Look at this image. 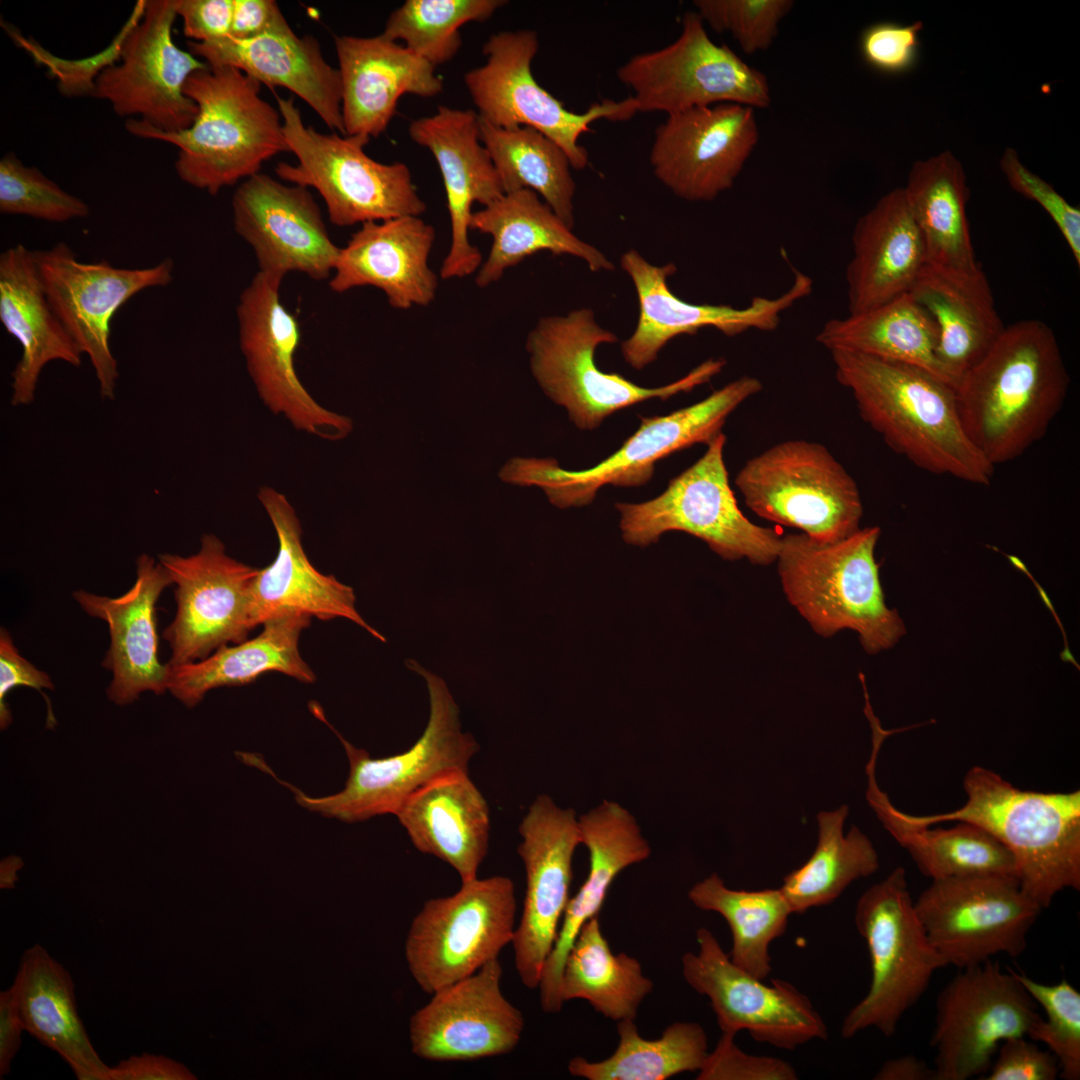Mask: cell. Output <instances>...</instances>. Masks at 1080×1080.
<instances>
[{
	"instance_id": "12",
	"label": "cell",
	"mask_w": 1080,
	"mask_h": 1080,
	"mask_svg": "<svg viewBox=\"0 0 1080 1080\" xmlns=\"http://www.w3.org/2000/svg\"><path fill=\"white\" fill-rule=\"evenodd\" d=\"M735 484L758 516L836 542L860 529L859 488L830 451L803 439L780 442L749 459Z\"/></svg>"
},
{
	"instance_id": "64",
	"label": "cell",
	"mask_w": 1080,
	"mask_h": 1080,
	"mask_svg": "<svg viewBox=\"0 0 1080 1080\" xmlns=\"http://www.w3.org/2000/svg\"><path fill=\"white\" fill-rule=\"evenodd\" d=\"M19 859L10 858L1 865V887L12 888L16 880V871L21 867Z\"/></svg>"
},
{
	"instance_id": "38",
	"label": "cell",
	"mask_w": 1080,
	"mask_h": 1080,
	"mask_svg": "<svg viewBox=\"0 0 1080 1080\" xmlns=\"http://www.w3.org/2000/svg\"><path fill=\"white\" fill-rule=\"evenodd\" d=\"M24 1028L56 1052L79 1080H109V1068L79 1017L69 972L40 944L26 949L10 987Z\"/></svg>"
},
{
	"instance_id": "1",
	"label": "cell",
	"mask_w": 1080,
	"mask_h": 1080,
	"mask_svg": "<svg viewBox=\"0 0 1080 1080\" xmlns=\"http://www.w3.org/2000/svg\"><path fill=\"white\" fill-rule=\"evenodd\" d=\"M1070 378L1053 330L1043 321L1005 326L955 391L964 430L995 468L1043 438L1066 400Z\"/></svg>"
},
{
	"instance_id": "33",
	"label": "cell",
	"mask_w": 1080,
	"mask_h": 1080,
	"mask_svg": "<svg viewBox=\"0 0 1080 1080\" xmlns=\"http://www.w3.org/2000/svg\"><path fill=\"white\" fill-rule=\"evenodd\" d=\"M345 136L378 137L404 94L433 97L443 90L434 66L386 38L336 36Z\"/></svg>"
},
{
	"instance_id": "19",
	"label": "cell",
	"mask_w": 1080,
	"mask_h": 1080,
	"mask_svg": "<svg viewBox=\"0 0 1080 1080\" xmlns=\"http://www.w3.org/2000/svg\"><path fill=\"white\" fill-rule=\"evenodd\" d=\"M34 257L54 313L88 356L101 397L113 399L119 372L110 346L112 318L142 290L167 286L173 278L172 259L147 268H119L106 260L82 262L63 242L34 251Z\"/></svg>"
},
{
	"instance_id": "20",
	"label": "cell",
	"mask_w": 1080,
	"mask_h": 1080,
	"mask_svg": "<svg viewBox=\"0 0 1080 1080\" xmlns=\"http://www.w3.org/2000/svg\"><path fill=\"white\" fill-rule=\"evenodd\" d=\"M698 952L682 956V975L697 993L708 997L722 1033L746 1030L764 1044L795 1050L826 1040L828 1029L811 1000L792 983H763L735 965L707 928L696 932Z\"/></svg>"
},
{
	"instance_id": "63",
	"label": "cell",
	"mask_w": 1080,
	"mask_h": 1080,
	"mask_svg": "<svg viewBox=\"0 0 1080 1080\" xmlns=\"http://www.w3.org/2000/svg\"><path fill=\"white\" fill-rule=\"evenodd\" d=\"M876 1080H935L933 1068L913 1055L887 1060L873 1077Z\"/></svg>"
},
{
	"instance_id": "35",
	"label": "cell",
	"mask_w": 1080,
	"mask_h": 1080,
	"mask_svg": "<svg viewBox=\"0 0 1080 1080\" xmlns=\"http://www.w3.org/2000/svg\"><path fill=\"white\" fill-rule=\"evenodd\" d=\"M846 269L849 314L886 304L910 291L927 264L921 233L903 187L883 195L857 221Z\"/></svg>"
},
{
	"instance_id": "30",
	"label": "cell",
	"mask_w": 1080,
	"mask_h": 1080,
	"mask_svg": "<svg viewBox=\"0 0 1080 1080\" xmlns=\"http://www.w3.org/2000/svg\"><path fill=\"white\" fill-rule=\"evenodd\" d=\"M258 498L276 531L278 552L270 565L259 570L251 587L253 628L285 614L322 621L346 618L384 642V636L356 610L353 588L311 564L303 549L300 522L287 498L270 487L261 488Z\"/></svg>"
},
{
	"instance_id": "43",
	"label": "cell",
	"mask_w": 1080,
	"mask_h": 1080,
	"mask_svg": "<svg viewBox=\"0 0 1080 1080\" xmlns=\"http://www.w3.org/2000/svg\"><path fill=\"white\" fill-rule=\"evenodd\" d=\"M903 189L924 242L927 265L958 274L982 272L969 231V193L959 159L946 150L916 161Z\"/></svg>"
},
{
	"instance_id": "55",
	"label": "cell",
	"mask_w": 1080,
	"mask_h": 1080,
	"mask_svg": "<svg viewBox=\"0 0 1080 1080\" xmlns=\"http://www.w3.org/2000/svg\"><path fill=\"white\" fill-rule=\"evenodd\" d=\"M922 21L910 24L878 22L865 28L860 52L873 69L885 74H903L913 69L919 58Z\"/></svg>"
},
{
	"instance_id": "13",
	"label": "cell",
	"mask_w": 1080,
	"mask_h": 1080,
	"mask_svg": "<svg viewBox=\"0 0 1080 1080\" xmlns=\"http://www.w3.org/2000/svg\"><path fill=\"white\" fill-rule=\"evenodd\" d=\"M177 18L172 0H141L122 30L117 63L96 76L91 96L109 102L120 117L176 133L192 125L198 108L184 93L194 72L208 64L173 39Z\"/></svg>"
},
{
	"instance_id": "11",
	"label": "cell",
	"mask_w": 1080,
	"mask_h": 1080,
	"mask_svg": "<svg viewBox=\"0 0 1080 1080\" xmlns=\"http://www.w3.org/2000/svg\"><path fill=\"white\" fill-rule=\"evenodd\" d=\"M725 443L721 432L703 456L654 499L616 503L624 541L645 547L668 531H682L703 540L725 560L747 558L759 565L776 561L782 537L751 522L738 507L724 462Z\"/></svg>"
},
{
	"instance_id": "53",
	"label": "cell",
	"mask_w": 1080,
	"mask_h": 1080,
	"mask_svg": "<svg viewBox=\"0 0 1080 1080\" xmlns=\"http://www.w3.org/2000/svg\"><path fill=\"white\" fill-rule=\"evenodd\" d=\"M696 12L717 33H729L746 54L768 50L791 0H696Z\"/></svg>"
},
{
	"instance_id": "7",
	"label": "cell",
	"mask_w": 1080,
	"mask_h": 1080,
	"mask_svg": "<svg viewBox=\"0 0 1080 1080\" xmlns=\"http://www.w3.org/2000/svg\"><path fill=\"white\" fill-rule=\"evenodd\" d=\"M617 341L612 331L599 325L590 308L543 317L527 336L534 378L581 430H593L608 416L637 403L654 398L664 401L690 392L709 382L726 364L723 358H710L674 382L642 387L618 373L603 372L596 365L597 347Z\"/></svg>"
},
{
	"instance_id": "45",
	"label": "cell",
	"mask_w": 1080,
	"mask_h": 1080,
	"mask_svg": "<svg viewBox=\"0 0 1080 1080\" xmlns=\"http://www.w3.org/2000/svg\"><path fill=\"white\" fill-rule=\"evenodd\" d=\"M652 989L653 982L636 958L612 952L598 916L583 925L564 962L563 1002L583 999L613 1021L635 1020Z\"/></svg>"
},
{
	"instance_id": "50",
	"label": "cell",
	"mask_w": 1080,
	"mask_h": 1080,
	"mask_svg": "<svg viewBox=\"0 0 1080 1080\" xmlns=\"http://www.w3.org/2000/svg\"><path fill=\"white\" fill-rule=\"evenodd\" d=\"M506 2L502 0H407L388 17L383 35L401 40L434 67L450 61L462 39L459 28L483 22Z\"/></svg>"
},
{
	"instance_id": "5",
	"label": "cell",
	"mask_w": 1080,
	"mask_h": 1080,
	"mask_svg": "<svg viewBox=\"0 0 1080 1080\" xmlns=\"http://www.w3.org/2000/svg\"><path fill=\"white\" fill-rule=\"evenodd\" d=\"M879 536L877 526L830 543L788 534L776 558L787 599L814 631L829 637L854 630L869 654L892 648L906 633L885 603L875 559Z\"/></svg>"
},
{
	"instance_id": "15",
	"label": "cell",
	"mask_w": 1080,
	"mask_h": 1080,
	"mask_svg": "<svg viewBox=\"0 0 1080 1080\" xmlns=\"http://www.w3.org/2000/svg\"><path fill=\"white\" fill-rule=\"evenodd\" d=\"M617 78L634 92L637 112L668 116L722 103L753 109L771 104L766 75L714 43L696 11L684 14L674 42L632 56L617 69Z\"/></svg>"
},
{
	"instance_id": "57",
	"label": "cell",
	"mask_w": 1080,
	"mask_h": 1080,
	"mask_svg": "<svg viewBox=\"0 0 1080 1080\" xmlns=\"http://www.w3.org/2000/svg\"><path fill=\"white\" fill-rule=\"evenodd\" d=\"M20 686L35 689L44 697L47 706L46 727L53 729L57 721L52 705L42 690H53L54 684L48 674L37 669L19 653L11 634L6 628L2 627L0 630L1 730L7 729L13 721L11 710L6 701L7 695L11 690Z\"/></svg>"
},
{
	"instance_id": "25",
	"label": "cell",
	"mask_w": 1080,
	"mask_h": 1080,
	"mask_svg": "<svg viewBox=\"0 0 1080 1080\" xmlns=\"http://www.w3.org/2000/svg\"><path fill=\"white\" fill-rule=\"evenodd\" d=\"M759 138L754 109L722 103L667 116L655 130L650 164L677 197L712 201L731 189Z\"/></svg>"
},
{
	"instance_id": "31",
	"label": "cell",
	"mask_w": 1080,
	"mask_h": 1080,
	"mask_svg": "<svg viewBox=\"0 0 1080 1080\" xmlns=\"http://www.w3.org/2000/svg\"><path fill=\"white\" fill-rule=\"evenodd\" d=\"M434 241V228L420 216L363 223L340 248L329 287L335 293L375 287L399 310L427 306L438 288L428 264Z\"/></svg>"
},
{
	"instance_id": "52",
	"label": "cell",
	"mask_w": 1080,
	"mask_h": 1080,
	"mask_svg": "<svg viewBox=\"0 0 1080 1080\" xmlns=\"http://www.w3.org/2000/svg\"><path fill=\"white\" fill-rule=\"evenodd\" d=\"M0 212L61 223L86 217L90 210L38 168L8 153L0 160Z\"/></svg>"
},
{
	"instance_id": "28",
	"label": "cell",
	"mask_w": 1080,
	"mask_h": 1080,
	"mask_svg": "<svg viewBox=\"0 0 1080 1080\" xmlns=\"http://www.w3.org/2000/svg\"><path fill=\"white\" fill-rule=\"evenodd\" d=\"M408 131L415 143L433 154L446 192L451 243L440 278L468 277L483 263L480 250L469 240L472 206L476 202L488 206L504 194L491 157L480 143L478 113L439 106L433 115L414 120Z\"/></svg>"
},
{
	"instance_id": "24",
	"label": "cell",
	"mask_w": 1080,
	"mask_h": 1080,
	"mask_svg": "<svg viewBox=\"0 0 1080 1080\" xmlns=\"http://www.w3.org/2000/svg\"><path fill=\"white\" fill-rule=\"evenodd\" d=\"M519 833L526 890L512 945L521 982L537 989L570 899L572 860L581 835L575 811L560 808L544 794L530 805Z\"/></svg>"
},
{
	"instance_id": "40",
	"label": "cell",
	"mask_w": 1080,
	"mask_h": 1080,
	"mask_svg": "<svg viewBox=\"0 0 1080 1080\" xmlns=\"http://www.w3.org/2000/svg\"><path fill=\"white\" fill-rule=\"evenodd\" d=\"M872 741L866 767V798L883 827L907 850L923 875L932 880L973 876L1017 878L1012 853L984 829L967 822H958L950 828H929L913 823L906 813L896 809L878 787L875 768L882 741L878 738Z\"/></svg>"
},
{
	"instance_id": "48",
	"label": "cell",
	"mask_w": 1080,
	"mask_h": 1080,
	"mask_svg": "<svg viewBox=\"0 0 1080 1080\" xmlns=\"http://www.w3.org/2000/svg\"><path fill=\"white\" fill-rule=\"evenodd\" d=\"M619 1042L608 1058H572L568 1072L587 1080H666L699 1071L708 1055L704 1028L696 1022H674L657 1039H645L634 1020L617 1022Z\"/></svg>"
},
{
	"instance_id": "4",
	"label": "cell",
	"mask_w": 1080,
	"mask_h": 1080,
	"mask_svg": "<svg viewBox=\"0 0 1080 1080\" xmlns=\"http://www.w3.org/2000/svg\"><path fill=\"white\" fill-rule=\"evenodd\" d=\"M965 804L953 811L911 815L913 823L974 824L1014 856L1021 889L1043 910L1061 891L1080 889V791L1022 790L982 766L963 779Z\"/></svg>"
},
{
	"instance_id": "54",
	"label": "cell",
	"mask_w": 1080,
	"mask_h": 1080,
	"mask_svg": "<svg viewBox=\"0 0 1080 1080\" xmlns=\"http://www.w3.org/2000/svg\"><path fill=\"white\" fill-rule=\"evenodd\" d=\"M1000 167L1011 188L1037 202L1059 229L1072 256L1080 264V210L1062 197L1052 185L1031 172L1013 148H1007Z\"/></svg>"
},
{
	"instance_id": "32",
	"label": "cell",
	"mask_w": 1080,
	"mask_h": 1080,
	"mask_svg": "<svg viewBox=\"0 0 1080 1080\" xmlns=\"http://www.w3.org/2000/svg\"><path fill=\"white\" fill-rule=\"evenodd\" d=\"M581 843L589 852V871L565 908L556 941L539 983L545 1013L562 1010L564 962L583 925L598 916L615 878L627 867L646 860L650 846L632 814L617 802L603 801L578 818Z\"/></svg>"
},
{
	"instance_id": "6",
	"label": "cell",
	"mask_w": 1080,
	"mask_h": 1080,
	"mask_svg": "<svg viewBox=\"0 0 1080 1080\" xmlns=\"http://www.w3.org/2000/svg\"><path fill=\"white\" fill-rule=\"evenodd\" d=\"M763 385L742 376L713 391L703 400L664 416H639L640 426L622 446L603 461L584 470H566L552 458L514 457L499 471L502 481L541 488L558 508L590 504L600 488L639 487L653 476L655 464L695 444H708L722 432L730 416Z\"/></svg>"
},
{
	"instance_id": "61",
	"label": "cell",
	"mask_w": 1080,
	"mask_h": 1080,
	"mask_svg": "<svg viewBox=\"0 0 1080 1080\" xmlns=\"http://www.w3.org/2000/svg\"><path fill=\"white\" fill-rule=\"evenodd\" d=\"M109 1080H186L195 1077L182 1064L163 1055L142 1053L123 1059L108 1071Z\"/></svg>"
},
{
	"instance_id": "8",
	"label": "cell",
	"mask_w": 1080,
	"mask_h": 1080,
	"mask_svg": "<svg viewBox=\"0 0 1080 1080\" xmlns=\"http://www.w3.org/2000/svg\"><path fill=\"white\" fill-rule=\"evenodd\" d=\"M406 665L427 683L430 715L424 733L402 753L371 758L365 750L346 741L315 708L316 716L325 721L342 742L349 762V775L341 791L319 797L309 796L286 783L298 804L349 823L384 814L395 815L414 791L435 776L453 769L468 770L479 745L470 733L461 731L459 709L447 685L414 660H407Z\"/></svg>"
},
{
	"instance_id": "47",
	"label": "cell",
	"mask_w": 1080,
	"mask_h": 1080,
	"mask_svg": "<svg viewBox=\"0 0 1080 1080\" xmlns=\"http://www.w3.org/2000/svg\"><path fill=\"white\" fill-rule=\"evenodd\" d=\"M848 812V806L842 805L818 813L814 852L783 878L780 887L793 913L832 903L852 882L878 870V854L871 840L856 826L844 835Z\"/></svg>"
},
{
	"instance_id": "14",
	"label": "cell",
	"mask_w": 1080,
	"mask_h": 1080,
	"mask_svg": "<svg viewBox=\"0 0 1080 1080\" xmlns=\"http://www.w3.org/2000/svg\"><path fill=\"white\" fill-rule=\"evenodd\" d=\"M516 910L514 884L505 876L477 877L453 895L427 900L405 943L414 981L432 994L497 959L512 943Z\"/></svg>"
},
{
	"instance_id": "39",
	"label": "cell",
	"mask_w": 1080,
	"mask_h": 1080,
	"mask_svg": "<svg viewBox=\"0 0 1080 1080\" xmlns=\"http://www.w3.org/2000/svg\"><path fill=\"white\" fill-rule=\"evenodd\" d=\"M469 227L492 238L488 257L475 278L480 288L497 282L509 268L541 251L577 257L593 272L614 269L600 250L577 237L530 189L505 193L473 212Z\"/></svg>"
},
{
	"instance_id": "42",
	"label": "cell",
	"mask_w": 1080,
	"mask_h": 1080,
	"mask_svg": "<svg viewBox=\"0 0 1080 1080\" xmlns=\"http://www.w3.org/2000/svg\"><path fill=\"white\" fill-rule=\"evenodd\" d=\"M311 619L302 614L275 617L266 621L262 632L253 639L221 646L199 661L168 664L167 691L192 708L213 689L245 685L269 672L312 683L315 674L298 648L301 632Z\"/></svg>"
},
{
	"instance_id": "41",
	"label": "cell",
	"mask_w": 1080,
	"mask_h": 1080,
	"mask_svg": "<svg viewBox=\"0 0 1080 1080\" xmlns=\"http://www.w3.org/2000/svg\"><path fill=\"white\" fill-rule=\"evenodd\" d=\"M908 293L933 319L937 358L956 388L1005 328L985 273H951L926 264Z\"/></svg>"
},
{
	"instance_id": "29",
	"label": "cell",
	"mask_w": 1080,
	"mask_h": 1080,
	"mask_svg": "<svg viewBox=\"0 0 1080 1080\" xmlns=\"http://www.w3.org/2000/svg\"><path fill=\"white\" fill-rule=\"evenodd\" d=\"M171 584L166 568L143 553L136 560V580L124 594L73 592L87 615L108 625L110 644L102 666L112 673L107 696L118 706L132 704L144 692L167 691L169 665L159 660L156 603Z\"/></svg>"
},
{
	"instance_id": "23",
	"label": "cell",
	"mask_w": 1080,
	"mask_h": 1080,
	"mask_svg": "<svg viewBox=\"0 0 1080 1080\" xmlns=\"http://www.w3.org/2000/svg\"><path fill=\"white\" fill-rule=\"evenodd\" d=\"M620 265L632 280L638 297L636 328L621 343L624 360L636 370L654 362L671 339L696 334L705 327H713L729 337L751 329L774 331L782 314L813 289L812 279L795 270L792 285L777 297H754L744 308L694 304L670 290L667 280L676 272L673 263L656 266L631 249L622 254Z\"/></svg>"
},
{
	"instance_id": "10",
	"label": "cell",
	"mask_w": 1080,
	"mask_h": 1080,
	"mask_svg": "<svg viewBox=\"0 0 1080 1080\" xmlns=\"http://www.w3.org/2000/svg\"><path fill=\"white\" fill-rule=\"evenodd\" d=\"M854 922L868 948L871 983L867 994L844 1017L841 1036L850 1039L875 1028L892 1037L903 1015L946 963L917 916L902 867L860 896Z\"/></svg>"
},
{
	"instance_id": "26",
	"label": "cell",
	"mask_w": 1080,
	"mask_h": 1080,
	"mask_svg": "<svg viewBox=\"0 0 1080 1080\" xmlns=\"http://www.w3.org/2000/svg\"><path fill=\"white\" fill-rule=\"evenodd\" d=\"M232 212L234 229L253 249L258 272L281 281L291 272L317 281L331 277L340 247L308 188L260 172L238 186Z\"/></svg>"
},
{
	"instance_id": "17",
	"label": "cell",
	"mask_w": 1080,
	"mask_h": 1080,
	"mask_svg": "<svg viewBox=\"0 0 1080 1080\" xmlns=\"http://www.w3.org/2000/svg\"><path fill=\"white\" fill-rule=\"evenodd\" d=\"M960 970L936 1000L935 1080L985 1075L1000 1044L1026 1037L1041 1017L1015 971L992 960Z\"/></svg>"
},
{
	"instance_id": "62",
	"label": "cell",
	"mask_w": 1080,
	"mask_h": 1080,
	"mask_svg": "<svg viewBox=\"0 0 1080 1080\" xmlns=\"http://www.w3.org/2000/svg\"><path fill=\"white\" fill-rule=\"evenodd\" d=\"M21 1024L10 988L0 992V1078L11 1069V1063L22 1043Z\"/></svg>"
},
{
	"instance_id": "22",
	"label": "cell",
	"mask_w": 1080,
	"mask_h": 1080,
	"mask_svg": "<svg viewBox=\"0 0 1080 1080\" xmlns=\"http://www.w3.org/2000/svg\"><path fill=\"white\" fill-rule=\"evenodd\" d=\"M281 283L257 272L239 296V341L249 374L272 412L285 415L297 429L327 440L342 439L352 430L351 420L319 405L297 376L294 359L301 326L281 301Z\"/></svg>"
},
{
	"instance_id": "56",
	"label": "cell",
	"mask_w": 1080,
	"mask_h": 1080,
	"mask_svg": "<svg viewBox=\"0 0 1080 1080\" xmlns=\"http://www.w3.org/2000/svg\"><path fill=\"white\" fill-rule=\"evenodd\" d=\"M733 1035L722 1033L698 1071V1080H796L795 1068L769 1056L751 1055L741 1050Z\"/></svg>"
},
{
	"instance_id": "18",
	"label": "cell",
	"mask_w": 1080,
	"mask_h": 1080,
	"mask_svg": "<svg viewBox=\"0 0 1080 1080\" xmlns=\"http://www.w3.org/2000/svg\"><path fill=\"white\" fill-rule=\"evenodd\" d=\"M914 908L946 966L959 969L1020 956L1042 911L1010 876L935 879Z\"/></svg>"
},
{
	"instance_id": "58",
	"label": "cell",
	"mask_w": 1080,
	"mask_h": 1080,
	"mask_svg": "<svg viewBox=\"0 0 1080 1080\" xmlns=\"http://www.w3.org/2000/svg\"><path fill=\"white\" fill-rule=\"evenodd\" d=\"M998 1056L992 1062L984 1080H1055L1059 1077V1064L1048 1050L1025 1037L1003 1041Z\"/></svg>"
},
{
	"instance_id": "21",
	"label": "cell",
	"mask_w": 1080,
	"mask_h": 1080,
	"mask_svg": "<svg viewBox=\"0 0 1080 1080\" xmlns=\"http://www.w3.org/2000/svg\"><path fill=\"white\" fill-rule=\"evenodd\" d=\"M158 561L175 584L177 610L163 632L170 665L208 657L219 647L247 640L250 591L258 568L226 554L213 534L203 535L200 550L190 556L162 553Z\"/></svg>"
},
{
	"instance_id": "51",
	"label": "cell",
	"mask_w": 1080,
	"mask_h": 1080,
	"mask_svg": "<svg viewBox=\"0 0 1080 1080\" xmlns=\"http://www.w3.org/2000/svg\"><path fill=\"white\" fill-rule=\"evenodd\" d=\"M1016 976L1034 1002L1040 1005L1045 1018L1040 1017L1027 1037L1044 1043L1056 1057L1059 1077L1080 1078V993L1068 981L1053 985L1037 982L1016 972Z\"/></svg>"
},
{
	"instance_id": "44",
	"label": "cell",
	"mask_w": 1080,
	"mask_h": 1080,
	"mask_svg": "<svg viewBox=\"0 0 1080 1080\" xmlns=\"http://www.w3.org/2000/svg\"><path fill=\"white\" fill-rule=\"evenodd\" d=\"M816 341L830 352L849 351L920 367L954 388L937 358V327L910 293L872 310L827 321Z\"/></svg>"
},
{
	"instance_id": "49",
	"label": "cell",
	"mask_w": 1080,
	"mask_h": 1080,
	"mask_svg": "<svg viewBox=\"0 0 1080 1080\" xmlns=\"http://www.w3.org/2000/svg\"><path fill=\"white\" fill-rule=\"evenodd\" d=\"M688 897L698 909L726 920L732 934L731 961L759 979L767 978L772 971L770 945L786 932L793 914L781 889L734 890L713 873L694 884Z\"/></svg>"
},
{
	"instance_id": "46",
	"label": "cell",
	"mask_w": 1080,
	"mask_h": 1080,
	"mask_svg": "<svg viewBox=\"0 0 1080 1080\" xmlns=\"http://www.w3.org/2000/svg\"><path fill=\"white\" fill-rule=\"evenodd\" d=\"M479 136L504 194L521 189L534 191L573 229L576 185L568 156L557 143L534 128H501L481 117Z\"/></svg>"
},
{
	"instance_id": "59",
	"label": "cell",
	"mask_w": 1080,
	"mask_h": 1080,
	"mask_svg": "<svg viewBox=\"0 0 1080 1080\" xmlns=\"http://www.w3.org/2000/svg\"><path fill=\"white\" fill-rule=\"evenodd\" d=\"M190 41L206 43L229 36L232 0H172Z\"/></svg>"
},
{
	"instance_id": "36",
	"label": "cell",
	"mask_w": 1080,
	"mask_h": 1080,
	"mask_svg": "<svg viewBox=\"0 0 1080 1080\" xmlns=\"http://www.w3.org/2000/svg\"><path fill=\"white\" fill-rule=\"evenodd\" d=\"M395 816L418 851L449 864L461 882L478 877L488 852L490 811L468 770L435 776L414 791Z\"/></svg>"
},
{
	"instance_id": "16",
	"label": "cell",
	"mask_w": 1080,
	"mask_h": 1080,
	"mask_svg": "<svg viewBox=\"0 0 1080 1080\" xmlns=\"http://www.w3.org/2000/svg\"><path fill=\"white\" fill-rule=\"evenodd\" d=\"M539 40L533 30L504 31L484 44L486 63L464 76L478 115L501 128L531 127L557 143L567 154L571 167L588 165V152L578 143L599 120L626 121L637 112L632 97L620 101L605 99L585 112L575 113L540 86L531 71Z\"/></svg>"
},
{
	"instance_id": "37",
	"label": "cell",
	"mask_w": 1080,
	"mask_h": 1080,
	"mask_svg": "<svg viewBox=\"0 0 1080 1080\" xmlns=\"http://www.w3.org/2000/svg\"><path fill=\"white\" fill-rule=\"evenodd\" d=\"M0 321L22 349L11 372L13 406L34 401L40 374L49 362L81 365L82 353L46 296L34 251L22 244L0 255Z\"/></svg>"
},
{
	"instance_id": "2",
	"label": "cell",
	"mask_w": 1080,
	"mask_h": 1080,
	"mask_svg": "<svg viewBox=\"0 0 1080 1080\" xmlns=\"http://www.w3.org/2000/svg\"><path fill=\"white\" fill-rule=\"evenodd\" d=\"M836 379L861 418L897 454L927 472L987 486L995 468L967 436L955 389L920 367L830 352Z\"/></svg>"
},
{
	"instance_id": "27",
	"label": "cell",
	"mask_w": 1080,
	"mask_h": 1080,
	"mask_svg": "<svg viewBox=\"0 0 1080 1080\" xmlns=\"http://www.w3.org/2000/svg\"><path fill=\"white\" fill-rule=\"evenodd\" d=\"M501 976L497 958L432 993L410 1019L413 1054L428 1061H470L511 1052L524 1018L503 995Z\"/></svg>"
},
{
	"instance_id": "34",
	"label": "cell",
	"mask_w": 1080,
	"mask_h": 1080,
	"mask_svg": "<svg viewBox=\"0 0 1080 1080\" xmlns=\"http://www.w3.org/2000/svg\"><path fill=\"white\" fill-rule=\"evenodd\" d=\"M188 50L210 67L232 66L260 84L288 89L304 100L333 132L345 135L338 68L324 59L312 36L292 29L237 40L188 41Z\"/></svg>"
},
{
	"instance_id": "9",
	"label": "cell",
	"mask_w": 1080,
	"mask_h": 1080,
	"mask_svg": "<svg viewBox=\"0 0 1080 1080\" xmlns=\"http://www.w3.org/2000/svg\"><path fill=\"white\" fill-rule=\"evenodd\" d=\"M277 108L289 151L297 162L278 163L276 175L294 185L314 188L332 224L348 227L420 216L426 211L406 164L380 163L364 152L370 138L322 134L306 126L292 98L277 97Z\"/></svg>"
},
{
	"instance_id": "60",
	"label": "cell",
	"mask_w": 1080,
	"mask_h": 1080,
	"mask_svg": "<svg viewBox=\"0 0 1080 1080\" xmlns=\"http://www.w3.org/2000/svg\"><path fill=\"white\" fill-rule=\"evenodd\" d=\"M229 37L253 39L264 34L291 29L277 2L273 0H232Z\"/></svg>"
},
{
	"instance_id": "3",
	"label": "cell",
	"mask_w": 1080,
	"mask_h": 1080,
	"mask_svg": "<svg viewBox=\"0 0 1080 1080\" xmlns=\"http://www.w3.org/2000/svg\"><path fill=\"white\" fill-rule=\"evenodd\" d=\"M261 84L232 66L194 72L184 93L197 105L192 125L176 133L154 131L135 119L129 133L177 147L174 164L186 184L214 196L260 173L264 162L290 152L280 111L260 96Z\"/></svg>"
}]
</instances>
